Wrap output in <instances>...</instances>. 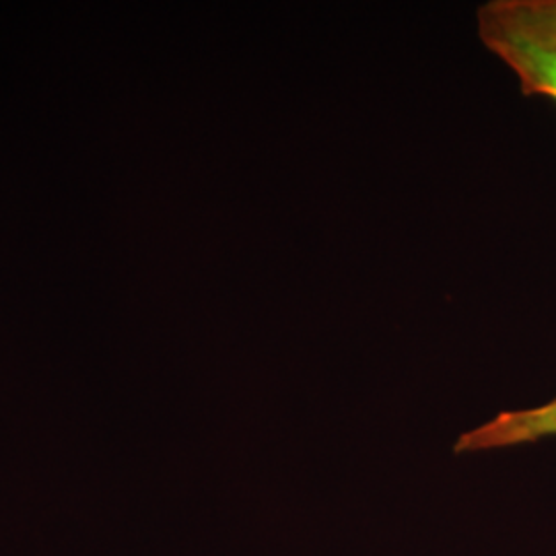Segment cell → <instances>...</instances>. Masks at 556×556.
Instances as JSON below:
<instances>
[{
	"label": "cell",
	"instance_id": "obj_1",
	"mask_svg": "<svg viewBox=\"0 0 556 556\" xmlns=\"http://www.w3.org/2000/svg\"><path fill=\"white\" fill-rule=\"evenodd\" d=\"M478 36L556 52V0H491L478 9Z\"/></svg>",
	"mask_w": 556,
	"mask_h": 556
},
{
	"label": "cell",
	"instance_id": "obj_2",
	"mask_svg": "<svg viewBox=\"0 0 556 556\" xmlns=\"http://www.w3.org/2000/svg\"><path fill=\"white\" fill-rule=\"evenodd\" d=\"M556 438V397L551 402L523 408L505 410L493 420L464 433L454 445L456 454L491 452L503 447H517L536 443L540 439Z\"/></svg>",
	"mask_w": 556,
	"mask_h": 556
},
{
	"label": "cell",
	"instance_id": "obj_3",
	"mask_svg": "<svg viewBox=\"0 0 556 556\" xmlns=\"http://www.w3.org/2000/svg\"><path fill=\"white\" fill-rule=\"evenodd\" d=\"M516 75L526 98H546L556 103V52L519 41L484 43Z\"/></svg>",
	"mask_w": 556,
	"mask_h": 556
}]
</instances>
